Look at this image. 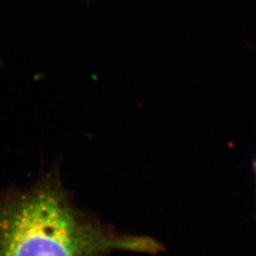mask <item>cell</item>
<instances>
[{
  "label": "cell",
  "mask_w": 256,
  "mask_h": 256,
  "mask_svg": "<svg viewBox=\"0 0 256 256\" xmlns=\"http://www.w3.org/2000/svg\"><path fill=\"white\" fill-rule=\"evenodd\" d=\"M162 246L132 235L82 210L52 170L24 188L0 192V256H108L156 254Z\"/></svg>",
  "instance_id": "6da1fadb"
},
{
  "label": "cell",
  "mask_w": 256,
  "mask_h": 256,
  "mask_svg": "<svg viewBox=\"0 0 256 256\" xmlns=\"http://www.w3.org/2000/svg\"><path fill=\"white\" fill-rule=\"evenodd\" d=\"M255 173H256V162H255Z\"/></svg>",
  "instance_id": "7a4b0ae2"
}]
</instances>
